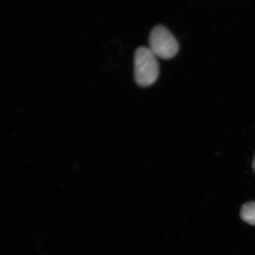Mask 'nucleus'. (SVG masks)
<instances>
[{"label":"nucleus","mask_w":255,"mask_h":255,"mask_svg":"<svg viewBox=\"0 0 255 255\" xmlns=\"http://www.w3.org/2000/svg\"><path fill=\"white\" fill-rule=\"evenodd\" d=\"M159 65L157 57L150 48L139 47L134 55V79L142 87L153 85L159 77Z\"/></svg>","instance_id":"nucleus-1"},{"label":"nucleus","mask_w":255,"mask_h":255,"mask_svg":"<svg viewBox=\"0 0 255 255\" xmlns=\"http://www.w3.org/2000/svg\"><path fill=\"white\" fill-rule=\"evenodd\" d=\"M149 47L157 58L169 60L177 54L179 45L172 33L161 25L152 28L149 35Z\"/></svg>","instance_id":"nucleus-2"},{"label":"nucleus","mask_w":255,"mask_h":255,"mask_svg":"<svg viewBox=\"0 0 255 255\" xmlns=\"http://www.w3.org/2000/svg\"><path fill=\"white\" fill-rule=\"evenodd\" d=\"M240 215L243 221L251 226H255V201L243 204Z\"/></svg>","instance_id":"nucleus-3"},{"label":"nucleus","mask_w":255,"mask_h":255,"mask_svg":"<svg viewBox=\"0 0 255 255\" xmlns=\"http://www.w3.org/2000/svg\"><path fill=\"white\" fill-rule=\"evenodd\" d=\"M253 170L255 171V158L254 159H253Z\"/></svg>","instance_id":"nucleus-4"}]
</instances>
